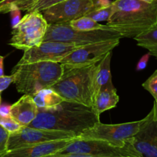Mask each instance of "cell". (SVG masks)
<instances>
[{"instance_id":"6da1fadb","label":"cell","mask_w":157,"mask_h":157,"mask_svg":"<svg viewBox=\"0 0 157 157\" xmlns=\"http://www.w3.org/2000/svg\"><path fill=\"white\" fill-rule=\"evenodd\" d=\"M99 121L92 107L64 101L52 108H38L36 118L28 127L68 132L78 137Z\"/></svg>"},{"instance_id":"7a4b0ae2","label":"cell","mask_w":157,"mask_h":157,"mask_svg":"<svg viewBox=\"0 0 157 157\" xmlns=\"http://www.w3.org/2000/svg\"><path fill=\"white\" fill-rule=\"evenodd\" d=\"M113 12L107 25L123 38H134L157 24V0L147 3L141 0H115Z\"/></svg>"},{"instance_id":"3957f363","label":"cell","mask_w":157,"mask_h":157,"mask_svg":"<svg viewBox=\"0 0 157 157\" xmlns=\"http://www.w3.org/2000/svg\"><path fill=\"white\" fill-rule=\"evenodd\" d=\"M64 67L59 62L38 61L16 65L14 68V84L18 93L33 97L43 89L48 88L61 78Z\"/></svg>"},{"instance_id":"277c9868","label":"cell","mask_w":157,"mask_h":157,"mask_svg":"<svg viewBox=\"0 0 157 157\" xmlns=\"http://www.w3.org/2000/svg\"><path fill=\"white\" fill-rule=\"evenodd\" d=\"M94 64L81 67L63 65L64 71L61 78L51 88L64 101L78 103L93 108L90 89Z\"/></svg>"},{"instance_id":"5b68a950","label":"cell","mask_w":157,"mask_h":157,"mask_svg":"<svg viewBox=\"0 0 157 157\" xmlns=\"http://www.w3.org/2000/svg\"><path fill=\"white\" fill-rule=\"evenodd\" d=\"M122 38L119 32L111 28L94 31H80L72 28L70 22H64L49 24L43 41H61L86 45L107 40L121 39Z\"/></svg>"},{"instance_id":"8992f818","label":"cell","mask_w":157,"mask_h":157,"mask_svg":"<svg viewBox=\"0 0 157 157\" xmlns=\"http://www.w3.org/2000/svg\"><path fill=\"white\" fill-rule=\"evenodd\" d=\"M48 25L41 12H29L18 25L12 29L9 44L24 52L38 46L43 42Z\"/></svg>"},{"instance_id":"52a82bcc","label":"cell","mask_w":157,"mask_h":157,"mask_svg":"<svg viewBox=\"0 0 157 157\" xmlns=\"http://www.w3.org/2000/svg\"><path fill=\"white\" fill-rule=\"evenodd\" d=\"M56 153H81L107 157H141L128 141L124 147H119L107 141L77 137Z\"/></svg>"},{"instance_id":"ba28073f","label":"cell","mask_w":157,"mask_h":157,"mask_svg":"<svg viewBox=\"0 0 157 157\" xmlns=\"http://www.w3.org/2000/svg\"><path fill=\"white\" fill-rule=\"evenodd\" d=\"M143 119L138 121L118 124H104L101 121L95 124L78 136V139L100 140L107 141L116 147H123L128 140L137 133Z\"/></svg>"},{"instance_id":"9c48e42d","label":"cell","mask_w":157,"mask_h":157,"mask_svg":"<svg viewBox=\"0 0 157 157\" xmlns=\"http://www.w3.org/2000/svg\"><path fill=\"white\" fill-rule=\"evenodd\" d=\"M81 46L84 45L61 41H43L38 46L25 51L22 57L16 65H22L38 61H53L60 63L66 56Z\"/></svg>"},{"instance_id":"30bf717a","label":"cell","mask_w":157,"mask_h":157,"mask_svg":"<svg viewBox=\"0 0 157 157\" xmlns=\"http://www.w3.org/2000/svg\"><path fill=\"white\" fill-rule=\"evenodd\" d=\"M120 40H107L81 46L61 61L64 66L71 67H87L99 62L109 52L117 47Z\"/></svg>"},{"instance_id":"8fae6325","label":"cell","mask_w":157,"mask_h":157,"mask_svg":"<svg viewBox=\"0 0 157 157\" xmlns=\"http://www.w3.org/2000/svg\"><path fill=\"white\" fill-rule=\"evenodd\" d=\"M75 137L77 136L74 133L68 132L22 127L18 131L9 134L8 151L35 144L60 140L74 139Z\"/></svg>"},{"instance_id":"7c38bea8","label":"cell","mask_w":157,"mask_h":157,"mask_svg":"<svg viewBox=\"0 0 157 157\" xmlns=\"http://www.w3.org/2000/svg\"><path fill=\"white\" fill-rule=\"evenodd\" d=\"M95 9L94 0H65L41 12L48 24H58L70 22Z\"/></svg>"},{"instance_id":"4fadbf2b","label":"cell","mask_w":157,"mask_h":157,"mask_svg":"<svg viewBox=\"0 0 157 157\" xmlns=\"http://www.w3.org/2000/svg\"><path fill=\"white\" fill-rule=\"evenodd\" d=\"M128 142L141 157H157V114L153 107L143 119L137 133Z\"/></svg>"},{"instance_id":"5bb4252c","label":"cell","mask_w":157,"mask_h":157,"mask_svg":"<svg viewBox=\"0 0 157 157\" xmlns=\"http://www.w3.org/2000/svg\"><path fill=\"white\" fill-rule=\"evenodd\" d=\"M74 139L60 140L14 149L6 152L1 157H44L59 152Z\"/></svg>"},{"instance_id":"9a60e30c","label":"cell","mask_w":157,"mask_h":157,"mask_svg":"<svg viewBox=\"0 0 157 157\" xmlns=\"http://www.w3.org/2000/svg\"><path fill=\"white\" fill-rule=\"evenodd\" d=\"M38 107L30 95L24 94L10 107V116L22 127H28L36 118Z\"/></svg>"},{"instance_id":"2e32d148","label":"cell","mask_w":157,"mask_h":157,"mask_svg":"<svg viewBox=\"0 0 157 157\" xmlns=\"http://www.w3.org/2000/svg\"><path fill=\"white\" fill-rule=\"evenodd\" d=\"M112 58V52H109L101 61L96 63L94 67L91 77V101L94 104L95 99L99 92L112 82L111 72H110V61Z\"/></svg>"},{"instance_id":"e0dca14e","label":"cell","mask_w":157,"mask_h":157,"mask_svg":"<svg viewBox=\"0 0 157 157\" xmlns=\"http://www.w3.org/2000/svg\"><path fill=\"white\" fill-rule=\"evenodd\" d=\"M119 100L117 89L113 85V83L110 82L99 92L95 99L93 109L100 116L103 112L116 107Z\"/></svg>"},{"instance_id":"ac0fdd59","label":"cell","mask_w":157,"mask_h":157,"mask_svg":"<svg viewBox=\"0 0 157 157\" xmlns=\"http://www.w3.org/2000/svg\"><path fill=\"white\" fill-rule=\"evenodd\" d=\"M33 100L39 109H49L58 105L64 101L51 87L43 89L33 97Z\"/></svg>"},{"instance_id":"d6986e66","label":"cell","mask_w":157,"mask_h":157,"mask_svg":"<svg viewBox=\"0 0 157 157\" xmlns=\"http://www.w3.org/2000/svg\"><path fill=\"white\" fill-rule=\"evenodd\" d=\"M134 40L138 46L147 49L150 55L157 58V24L135 37Z\"/></svg>"},{"instance_id":"ffe728a7","label":"cell","mask_w":157,"mask_h":157,"mask_svg":"<svg viewBox=\"0 0 157 157\" xmlns=\"http://www.w3.org/2000/svg\"><path fill=\"white\" fill-rule=\"evenodd\" d=\"M70 25L72 28L80 31H94L110 29V27L107 25H104L100 24L98 21L87 16H83L73 20L70 21Z\"/></svg>"},{"instance_id":"44dd1931","label":"cell","mask_w":157,"mask_h":157,"mask_svg":"<svg viewBox=\"0 0 157 157\" xmlns=\"http://www.w3.org/2000/svg\"><path fill=\"white\" fill-rule=\"evenodd\" d=\"M33 0H0V13H8L13 9L29 12Z\"/></svg>"},{"instance_id":"7402d4cb","label":"cell","mask_w":157,"mask_h":157,"mask_svg":"<svg viewBox=\"0 0 157 157\" xmlns=\"http://www.w3.org/2000/svg\"><path fill=\"white\" fill-rule=\"evenodd\" d=\"M113 8L111 2V4L109 5V6L99 8V9H97L95 10L88 12L84 16L90 17L98 22L101 21H108V19L113 14Z\"/></svg>"},{"instance_id":"603a6c76","label":"cell","mask_w":157,"mask_h":157,"mask_svg":"<svg viewBox=\"0 0 157 157\" xmlns=\"http://www.w3.org/2000/svg\"><path fill=\"white\" fill-rule=\"evenodd\" d=\"M0 126L6 129L9 133L18 131L22 127L17 123L11 116H2L0 115Z\"/></svg>"},{"instance_id":"cb8c5ba5","label":"cell","mask_w":157,"mask_h":157,"mask_svg":"<svg viewBox=\"0 0 157 157\" xmlns=\"http://www.w3.org/2000/svg\"><path fill=\"white\" fill-rule=\"evenodd\" d=\"M143 87L147 90L157 103V70L142 84Z\"/></svg>"},{"instance_id":"d4e9b609","label":"cell","mask_w":157,"mask_h":157,"mask_svg":"<svg viewBox=\"0 0 157 157\" xmlns=\"http://www.w3.org/2000/svg\"><path fill=\"white\" fill-rule=\"evenodd\" d=\"M64 1L65 0H33L32 6H31L29 12H32V11L42 12L44 9Z\"/></svg>"},{"instance_id":"484cf974","label":"cell","mask_w":157,"mask_h":157,"mask_svg":"<svg viewBox=\"0 0 157 157\" xmlns=\"http://www.w3.org/2000/svg\"><path fill=\"white\" fill-rule=\"evenodd\" d=\"M10 133L0 126V157L8 152V140Z\"/></svg>"},{"instance_id":"4316f807","label":"cell","mask_w":157,"mask_h":157,"mask_svg":"<svg viewBox=\"0 0 157 157\" xmlns=\"http://www.w3.org/2000/svg\"><path fill=\"white\" fill-rule=\"evenodd\" d=\"M14 81H15L14 74L9 75V76L3 75V76L0 77V93L7 89L12 83H14Z\"/></svg>"},{"instance_id":"83f0119b","label":"cell","mask_w":157,"mask_h":157,"mask_svg":"<svg viewBox=\"0 0 157 157\" xmlns=\"http://www.w3.org/2000/svg\"><path fill=\"white\" fill-rule=\"evenodd\" d=\"M11 13V25L12 29L16 27L21 21V10L19 9H13L10 12Z\"/></svg>"},{"instance_id":"f1b7e54d","label":"cell","mask_w":157,"mask_h":157,"mask_svg":"<svg viewBox=\"0 0 157 157\" xmlns=\"http://www.w3.org/2000/svg\"><path fill=\"white\" fill-rule=\"evenodd\" d=\"M150 55H151L150 54V52H148V53L146 54L145 55H144V56L140 59L139 62L137 63V65H136V70L137 71H140L144 70V69L147 67Z\"/></svg>"},{"instance_id":"f546056e","label":"cell","mask_w":157,"mask_h":157,"mask_svg":"<svg viewBox=\"0 0 157 157\" xmlns=\"http://www.w3.org/2000/svg\"><path fill=\"white\" fill-rule=\"evenodd\" d=\"M4 59L5 57L0 55V77L4 75Z\"/></svg>"},{"instance_id":"4dcf8cb0","label":"cell","mask_w":157,"mask_h":157,"mask_svg":"<svg viewBox=\"0 0 157 157\" xmlns=\"http://www.w3.org/2000/svg\"><path fill=\"white\" fill-rule=\"evenodd\" d=\"M153 108L155 109V111H156V114H157V103L155 101L154 102V104H153Z\"/></svg>"},{"instance_id":"1f68e13d","label":"cell","mask_w":157,"mask_h":157,"mask_svg":"<svg viewBox=\"0 0 157 157\" xmlns=\"http://www.w3.org/2000/svg\"><path fill=\"white\" fill-rule=\"evenodd\" d=\"M141 1L145 2H147V3H152V2H153L155 0H141Z\"/></svg>"},{"instance_id":"d6a6232c","label":"cell","mask_w":157,"mask_h":157,"mask_svg":"<svg viewBox=\"0 0 157 157\" xmlns=\"http://www.w3.org/2000/svg\"><path fill=\"white\" fill-rule=\"evenodd\" d=\"M0 106H1V95H0Z\"/></svg>"},{"instance_id":"836d02e7","label":"cell","mask_w":157,"mask_h":157,"mask_svg":"<svg viewBox=\"0 0 157 157\" xmlns=\"http://www.w3.org/2000/svg\"><path fill=\"white\" fill-rule=\"evenodd\" d=\"M127 157H131V156H127Z\"/></svg>"}]
</instances>
